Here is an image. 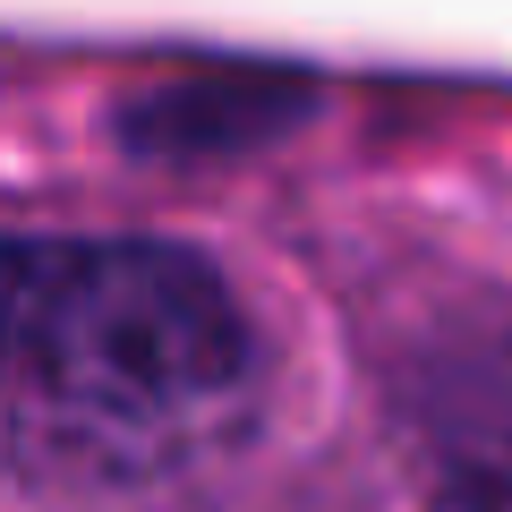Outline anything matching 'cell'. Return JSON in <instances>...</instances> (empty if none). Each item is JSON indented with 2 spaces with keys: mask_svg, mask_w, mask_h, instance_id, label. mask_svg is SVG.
<instances>
[{
  "mask_svg": "<svg viewBox=\"0 0 512 512\" xmlns=\"http://www.w3.org/2000/svg\"><path fill=\"white\" fill-rule=\"evenodd\" d=\"M256 333L163 239L0 231V453L35 478L146 487L239 436Z\"/></svg>",
  "mask_w": 512,
  "mask_h": 512,
  "instance_id": "6da1fadb",
  "label": "cell"
},
{
  "mask_svg": "<svg viewBox=\"0 0 512 512\" xmlns=\"http://www.w3.org/2000/svg\"><path fill=\"white\" fill-rule=\"evenodd\" d=\"M402 436L436 512H512V333H444L402 376Z\"/></svg>",
  "mask_w": 512,
  "mask_h": 512,
  "instance_id": "7a4b0ae2",
  "label": "cell"
}]
</instances>
